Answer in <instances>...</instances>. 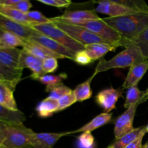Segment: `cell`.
Wrapping results in <instances>:
<instances>
[{"mask_svg":"<svg viewBox=\"0 0 148 148\" xmlns=\"http://www.w3.org/2000/svg\"><path fill=\"white\" fill-rule=\"evenodd\" d=\"M103 20L118 32L124 40H132L148 27V12H137L116 17Z\"/></svg>","mask_w":148,"mask_h":148,"instance_id":"1","label":"cell"},{"mask_svg":"<svg viewBox=\"0 0 148 148\" xmlns=\"http://www.w3.org/2000/svg\"><path fill=\"white\" fill-rule=\"evenodd\" d=\"M145 58L143 56L141 51L137 46H130L125 48V49L116 55L115 56L109 60L101 59L95 67V74L105 72L111 69L116 68H126L131 67L135 64L145 62Z\"/></svg>","mask_w":148,"mask_h":148,"instance_id":"2","label":"cell"},{"mask_svg":"<svg viewBox=\"0 0 148 148\" xmlns=\"http://www.w3.org/2000/svg\"><path fill=\"white\" fill-rule=\"evenodd\" d=\"M53 18L59 21L64 22V23H69V24L84 27L101 37L110 44L115 45L118 47L123 46L124 40L121 37V35L118 32L116 31L114 29H113L111 26L108 25L102 18L97 19V20H64V19H59L56 17Z\"/></svg>","mask_w":148,"mask_h":148,"instance_id":"3","label":"cell"},{"mask_svg":"<svg viewBox=\"0 0 148 148\" xmlns=\"http://www.w3.org/2000/svg\"><path fill=\"white\" fill-rule=\"evenodd\" d=\"M4 133L2 146L5 148H32V138L34 132L24 124L12 125L0 121Z\"/></svg>","mask_w":148,"mask_h":148,"instance_id":"4","label":"cell"},{"mask_svg":"<svg viewBox=\"0 0 148 148\" xmlns=\"http://www.w3.org/2000/svg\"><path fill=\"white\" fill-rule=\"evenodd\" d=\"M30 27L41 34L58 42L73 53H75L79 51L85 50V46L72 38L64 31L58 27L53 22L43 24H34Z\"/></svg>","mask_w":148,"mask_h":148,"instance_id":"5","label":"cell"},{"mask_svg":"<svg viewBox=\"0 0 148 148\" xmlns=\"http://www.w3.org/2000/svg\"><path fill=\"white\" fill-rule=\"evenodd\" d=\"M51 20L58 27L64 31L72 38L83 46L94 43H108L97 35L80 26L64 23L51 17ZM110 44V43H109Z\"/></svg>","mask_w":148,"mask_h":148,"instance_id":"6","label":"cell"},{"mask_svg":"<svg viewBox=\"0 0 148 148\" xmlns=\"http://www.w3.org/2000/svg\"><path fill=\"white\" fill-rule=\"evenodd\" d=\"M139 105L140 104L137 103L130 106L115 120L114 132L116 140L130 133L134 129L133 123Z\"/></svg>","mask_w":148,"mask_h":148,"instance_id":"7","label":"cell"},{"mask_svg":"<svg viewBox=\"0 0 148 148\" xmlns=\"http://www.w3.org/2000/svg\"><path fill=\"white\" fill-rule=\"evenodd\" d=\"M0 28L4 32L16 35L23 40L30 39L38 32L27 25L22 24L0 14Z\"/></svg>","mask_w":148,"mask_h":148,"instance_id":"8","label":"cell"},{"mask_svg":"<svg viewBox=\"0 0 148 148\" xmlns=\"http://www.w3.org/2000/svg\"><path fill=\"white\" fill-rule=\"evenodd\" d=\"M123 91L124 89L122 88L104 89L95 95V102L103 109L104 113H111L116 108V104L119 98L122 95Z\"/></svg>","mask_w":148,"mask_h":148,"instance_id":"9","label":"cell"},{"mask_svg":"<svg viewBox=\"0 0 148 148\" xmlns=\"http://www.w3.org/2000/svg\"><path fill=\"white\" fill-rule=\"evenodd\" d=\"M94 12L107 14L109 17H120L137 12L130 7L120 4L118 1L114 0H103L98 1V5L95 7Z\"/></svg>","mask_w":148,"mask_h":148,"instance_id":"10","label":"cell"},{"mask_svg":"<svg viewBox=\"0 0 148 148\" xmlns=\"http://www.w3.org/2000/svg\"><path fill=\"white\" fill-rule=\"evenodd\" d=\"M19 67L21 70L25 68L30 69L32 72L30 77L35 80L45 75L43 70V59L25 51L23 49H22L20 54Z\"/></svg>","mask_w":148,"mask_h":148,"instance_id":"11","label":"cell"},{"mask_svg":"<svg viewBox=\"0 0 148 148\" xmlns=\"http://www.w3.org/2000/svg\"><path fill=\"white\" fill-rule=\"evenodd\" d=\"M72 134V131L59 133H36L32 138V148H53L62 137Z\"/></svg>","mask_w":148,"mask_h":148,"instance_id":"12","label":"cell"},{"mask_svg":"<svg viewBox=\"0 0 148 148\" xmlns=\"http://www.w3.org/2000/svg\"><path fill=\"white\" fill-rule=\"evenodd\" d=\"M18 83L0 80V104L11 111H19L14 97V91Z\"/></svg>","mask_w":148,"mask_h":148,"instance_id":"13","label":"cell"},{"mask_svg":"<svg viewBox=\"0 0 148 148\" xmlns=\"http://www.w3.org/2000/svg\"><path fill=\"white\" fill-rule=\"evenodd\" d=\"M30 39L38 42V43H40V44L43 45L44 47L49 49V50L51 51L54 52V53H57V54L61 55V56H63L64 57H65L66 59L73 60L75 53L71 51L70 50L66 49V47H64V46H62V45H61L60 43H59L58 42L55 41L53 39L50 38L41 34V33H40L39 32L37 34L33 36Z\"/></svg>","mask_w":148,"mask_h":148,"instance_id":"14","label":"cell"},{"mask_svg":"<svg viewBox=\"0 0 148 148\" xmlns=\"http://www.w3.org/2000/svg\"><path fill=\"white\" fill-rule=\"evenodd\" d=\"M147 70L148 59L138 64L132 66L130 67V70L121 88L124 90L129 89L133 86H137Z\"/></svg>","mask_w":148,"mask_h":148,"instance_id":"15","label":"cell"},{"mask_svg":"<svg viewBox=\"0 0 148 148\" xmlns=\"http://www.w3.org/2000/svg\"><path fill=\"white\" fill-rule=\"evenodd\" d=\"M23 49L37 57L41 59H47V58H55L57 59H66L63 56L57 54L54 52L51 51L49 49H46L43 45L40 44L35 40L28 39L25 40L24 46H23Z\"/></svg>","mask_w":148,"mask_h":148,"instance_id":"16","label":"cell"},{"mask_svg":"<svg viewBox=\"0 0 148 148\" xmlns=\"http://www.w3.org/2000/svg\"><path fill=\"white\" fill-rule=\"evenodd\" d=\"M22 49H0V63L13 69H20V54ZM21 70V69H20Z\"/></svg>","mask_w":148,"mask_h":148,"instance_id":"17","label":"cell"},{"mask_svg":"<svg viewBox=\"0 0 148 148\" xmlns=\"http://www.w3.org/2000/svg\"><path fill=\"white\" fill-rule=\"evenodd\" d=\"M113 114L112 113H102L98 114V116L92 119L88 124H85L82 127L77 130L72 131V134L75 133H83V132H90L94 130L99 129L100 127L106 125L111 121Z\"/></svg>","mask_w":148,"mask_h":148,"instance_id":"18","label":"cell"},{"mask_svg":"<svg viewBox=\"0 0 148 148\" xmlns=\"http://www.w3.org/2000/svg\"><path fill=\"white\" fill-rule=\"evenodd\" d=\"M118 46L109 43H94L85 46V50L92 62L102 58L109 51H114Z\"/></svg>","mask_w":148,"mask_h":148,"instance_id":"19","label":"cell"},{"mask_svg":"<svg viewBox=\"0 0 148 148\" xmlns=\"http://www.w3.org/2000/svg\"><path fill=\"white\" fill-rule=\"evenodd\" d=\"M26 116L21 111H11L0 104V121L12 125L23 124Z\"/></svg>","mask_w":148,"mask_h":148,"instance_id":"20","label":"cell"},{"mask_svg":"<svg viewBox=\"0 0 148 148\" xmlns=\"http://www.w3.org/2000/svg\"><path fill=\"white\" fill-rule=\"evenodd\" d=\"M36 111L40 118H49L59 111V103L57 100L48 97L38 104Z\"/></svg>","mask_w":148,"mask_h":148,"instance_id":"21","label":"cell"},{"mask_svg":"<svg viewBox=\"0 0 148 148\" xmlns=\"http://www.w3.org/2000/svg\"><path fill=\"white\" fill-rule=\"evenodd\" d=\"M148 99V97L145 95V91H141L137 86H133L127 89L126 93L125 102L124 107L127 109L130 106L135 104H141L145 102Z\"/></svg>","mask_w":148,"mask_h":148,"instance_id":"22","label":"cell"},{"mask_svg":"<svg viewBox=\"0 0 148 148\" xmlns=\"http://www.w3.org/2000/svg\"><path fill=\"white\" fill-rule=\"evenodd\" d=\"M58 18L64 20H97L100 19L99 16L92 10H73V11H66L62 15L58 16Z\"/></svg>","mask_w":148,"mask_h":148,"instance_id":"23","label":"cell"},{"mask_svg":"<svg viewBox=\"0 0 148 148\" xmlns=\"http://www.w3.org/2000/svg\"><path fill=\"white\" fill-rule=\"evenodd\" d=\"M96 74L94 72L92 76L90 77L87 80L80 83L73 90V93L75 94L77 98V102H82L90 99L92 97V91L91 90V82Z\"/></svg>","mask_w":148,"mask_h":148,"instance_id":"24","label":"cell"},{"mask_svg":"<svg viewBox=\"0 0 148 148\" xmlns=\"http://www.w3.org/2000/svg\"><path fill=\"white\" fill-rule=\"evenodd\" d=\"M0 14L22 24L27 25L30 26L33 25V23L29 20L26 14L21 12L12 7L0 6Z\"/></svg>","mask_w":148,"mask_h":148,"instance_id":"25","label":"cell"},{"mask_svg":"<svg viewBox=\"0 0 148 148\" xmlns=\"http://www.w3.org/2000/svg\"><path fill=\"white\" fill-rule=\"evenodd\" d=\"M130 46H137L141 51L143 56L145 59H148V27L140 35L132 40H126L124 47L127 48Z\"/></svg>","mask_w":148,"mask_h":148,"instance_id":"26","label":"cell"},{"mask_svg":"<svg viewBox=\"0 0 148 148\" xmlns=\"http://www.w3.org/2000/svg\"><path fill=\"white\" fill-rule=\"evenodd\" d=\"M144 129L145 127L134 128L130 133L122 136L119 139L116 140L113 144H111L107 148H126L132 142L134 141L140 136V134H141Z\"/></svg>","mask_w":148,"mask_h":148,"instance_id":"27","label":"cell"},{"mask_svg":"<svg viewBox=\"0 0 148 148\" xmlns=\"http://www.w3.org/2000/svg\"><path fill=\"white\" fill-rule=\"evenodd\" d=\"M25 40L9 32H4L0 38V49H16L24 46Z\"/></svg>","mask_w":148,"mask_h":148,"instance_id":"28","label":"cell"},{"mask_svg":"<svg viewBox=\"0 0 148 148\" xmlns=\"http://www.w3.org/2000/svg\"><path fill=\"white\" fill-rule=\"evenodd\" d=\"M67 77L66 74H59V75H49V74H46V75H43V76L40 77L38 78L36 80L39 81L41 82L42 84H44L46 86V92H50L51 90L53 88H54L56 85H59L61 83H63L62 81L65 79Z\"/></svg>","mask_w":148,"mask_h":148,"instance_id":"29","label":"cell"},{"mask_svg":"<svg viewBox=\"0 0 148 148\" xmlns=\"http://www.w3.org/2000/svg\"><path fill=\"white\" fill-rule=\"evenodd\" d=\"M23 70L11 69L0 63V77L4 80L19 83L21 80Z\"/></svg>","mask_w":148,"mask_h":148,"instance_id":"30","label":"cell"},{"mask_svg":"<svg viewBox=\"0 0 148 148\" xmlns=\"http://www.w3.org/2000/svg\"><path fill=\"white\" fill-rule=\"evenodd\" d=\"M77 148H95V142L90 132H83L77 137Z\"/></svg>","mask_w":148,"mask_h":148,"instance_id":"31","label":"cell"},{"mask_svg":"<svg viewBox=\"0 0 148 148\" xmlns=\"http://www.w3.org/2000/svg\"><path fill=\"white\" fill-rule=\"evenodd\" d=\"M118 1L136 12H148V5L142 0H119Z\"/></svg>","mask_w":148,"mask_h":148,"instance_id":"32","label":"cell"},{"mask_svg":"<svg viewBox=\"0 0 148 148\" xmlns=\"http://www.w3.org/2000/svg\"><path fill=\"white\" fill-rule=\"evenodd\" d=\"M72 92V89H70L69 87L65 85L64 83H61L51 90L50 92H49V97L58 101L59 98L63 97L64 95L70 93Z\"/></svg>","mask_w":148,"mask_h":148,"instance_id":"33","label":"cell"},{"mask_svg":"<svg viewBox=\"0 0 148 148\" xmlns=\"http://www.w3.org/2000/svg\"><path fill=\"white\" fill-rule=\"evenodd\" d=\"M26 15L29 20L34 24H43V23H51V19L46 17L41 12L38 11H30L26 13ZM30 25V26H31Z\"/></svg>","mask_w":148,"mask_h":148,"instance_id":"34","label":"cell"},{"mask_svg":"<svg viewBox=\"0 0 148 148\" xmlns=\"http://www.w3.org/2000/svg\"><path fill=\"white\" fill-rule=\"evenodd\" d=\"M76 102L77 98L75 94L73 93V90H72V92L64 95L63 97L58 100V103H59V111H58L65 110L66 108H69V106L75 104Z\"/></svg>","mask_w":148,"mask_h":148,"instance_id":"35","label":"cell"},{"mask_svg":"<svg viewBox=\"0 0 148 148\" xmlns=\"http://www.w3.org/2000/svg\"><path fill=\"white\" fill-rule=\"evenodd\" d=\"M59 66L58 59L55 58H47L43 60V70L46 74L56 72Z\"/></svg>","mask_w":148,"mask_h":148,"instance_id":"36","label":"cell"},{"mask_svg":"<svg viewBox=\"0 0 148 148\" xmlns=\"http://www.w3.org/2000/svg\"><path fill=\"white\" fill-rule=\"evenodd\" d=\"M73 61L76 62L77 64L79 65H82V66H85V65H88L92 62V60L91 58L90 57L89 55L86 52L85 50H82L77 51V53H75L74 56Z\"/></svg>","mask_w":148,"mask_h":148,"instance_id":"37","label":"cell"},{"mask_svg":"<svg viewBox=\"0 0 148 148\" xmlns=\"http://www.w3.org/2000/svg\"><path fill=\"white\" fill-rule=\"evenodd\" d=\"M39 2L48 6L59 7H67L72 4V1L69 0H38Z\"/></svg>","mask_w":148,"mask_h":148,"instance_id":"38","label":"cell"},{"mask_svg":"<svg viewBox=\"0 0 148 148\" xmlns=\"http://www.w3.org/2000/svg\"><path fill=\"white\" fill-rule=\"evenodd\" d=\"M31 7L32 4L29 0H18L17 2L13 6L12 8L26 14L28 12H30V9Z\"/></svg>","mask_w":148,"mask_h":148,"instance_id":"39","label":"cell"},{"mask_svg":"<svg viewBox=\"0 0 148 148\" xmlns=\"http://www.w3.org/2000/svg\"><path fill=\"white\" fill-rule=\"evenodd\" d=\"M146 133H147V132H146L145 127V129L143 130V131L142 132L141 134H140V136H139L136 140H134V141L132 142V143L126 148H143V138H144Z\"/></svg>","mask_w":148,"mask_h":148,"instance_id":"40","label":"cell"},{"mask_svg":"<svg viewBox=\"0 0 148 148\" xmlns=\"http://www.w3.org/2000/svg\"><path fill=\"white\" fill-rule=\"evenodd\" d=\"M4 138H5V137H4V131H3L2 128H1V125H0V147L2 146L3 143L4 141Z\"/></svg>","mask_w":148,"mask_h":148,"instance_id":"41","label":"cell"},{"mask_svg":"<svg viewBox=\"0 0 148 148\" xmlns=\"http://www.w3.org/2000/svg\"><path fill=\"white\" fill-rule=\"evenodd\" d=\"M4 30H2L1 28H0V38H1V36H2V35L4 34Z\"/></svg>","mask_w":148,"mask_h":148,"instance_id":"42","label":"cell"},{"mask_svg":"<svg viewBox=\"0 0 148 148\" xmlns=\"http://www.w3.org/2000/svg\"><path fill=\"white\" fill-rule=\"evenodd\" d=\"M145 95L147 97H148V88L145 90Z\"/></svg>","mask_w":148,"mask_h":148,"instance_id":"43","label":"cell"},{"mask_svg":"<svg viewBox=\"0 0 148 148\" xmlns=\"http://www.w3.org/2000/svg\"><path fill=\"white\" fill-rule=\"evenodd\" d=\"M143 148H148V142H147V143H146L145 145L144 146H143Z\"/></svg>","mask_w":148,"mask_h":148,"instance_id":"44","label":"cell"},{"mask_svg":"<svg viewBox=\"0 0 148 148\" xmlns=\"http://www.w3.org/2000/svg\"><path fill=\"white\" fill-rule=\"evenodd\" d=\"M145 130H146V132L148 133V124L145 127Z\"/></svg>","mask_w":148,"mask_h":148,"instance_id":"45","label":"cell"},{"mask_svg":"<svg viewBox=\"0 0 148 148\" xmlns=\"http://www.w3.org/2000/svg\"><path fill=\"white\" fill-rule=\"evenodd\" d=\"M0 80H4V79H3L1 77H0Z\"/></svg>","mask_w":148,"mask_h":148,"instance_id":"46","label":"cell"},{"mask_svg":"<svg viewBox=\"0 0 148 148\" xmlns=\"http://www.w3.org/2000/svg\"><path fill=\"white\" fill-rule=\"evenodd\" d=\"M0 148H5V147H3V146H1V147H0Z\"/></svg>","mask_w":148,"mask_h":148,"instance_id":"47","label":"cell"}]
</instances>
